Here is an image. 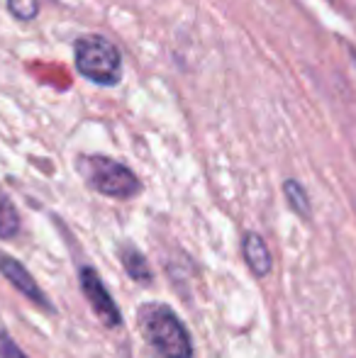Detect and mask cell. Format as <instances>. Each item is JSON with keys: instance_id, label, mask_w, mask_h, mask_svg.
Wrapping results in <instances>:
<instances>
[{"instance_id": "obj_4", "label": "cell", "mask_w": 356, "mask_h": 358, "mask_svg": "<svg viewBox=\"0 0 356 358\" xmlns=\"http://www.w3.org/2000/svg\"><path fill=\"white\" fill-rule=\"evenodd\" d=\"M81 287H83V292H86V297H88L90 307H93V312L100 317V322H103L105 327H110V329L120 327V322H122V315H120L118 305H115V300L110 297V292L105 290L100 275L95 273L93 268H88V266L81 271Z\"/></svg>"}, {"instance_id": "obj_7", "label": "cell", "mask_w": 356, "mask_h": 358, "mask_svg": "<svg viewBox=\"0 0 356 358\" xmlns=\"http://www.w3.org/2000/svg\"><path fill=\"white\" fill-rule=\"evenodd\" d=\"M20 229V215L13 200L0 193V239H13Z\"/></svg>"}, {"instance_id": "obj_11", "label": "cell", "mask_w": 356, "mask_h": 358, "mask_svg": "<svg viewBox=\"0 0 356 358\" xmlns=\"http://www.w3.org/2000/svg\"><path fill=\"white\" fill-rule=\"evenodd\" d=\"M3 351H5V356H8V358H27L20 349H15V344H13V341H8V339L3 341Z\"/></svg>"}, {"instance_id": "obj_10", "label": "cell", "mask_w": 356, "mask_h": 358, "mask_svg": "<svg viewBox=\"0 0 356 358\" xmlns=\"http://www.w3.org/2000/svg\"><path fill=\"white\" fill-rule=\"evenodd\" d=\"M8 10L13 17L29 22L39 15V3L37 0H8Z\"/></svg>"}, {"instance_id": "obj_5", "label": "cell", "mask_w": 356, "mask_h": 358, "mask_svg": "<svg viewBox=\"0 0 356 358\" xmlns=\"http://www.w3.org/2000/svg\"><path fill=\"white\" fill-rule=\"evenodd\" d=\"M0 273L5 275V278L10 280V283L15 285V290L22 292L27 300H32L37 307H44V310H52V305H49L47 295H44L42 290H39L37 280L29 275V271L24 268L20 261H15L13 256H5L0 254Z\"/></svg>"}, {"instance_id": "obj_9", "label": "cell", "mask_w": 356, "mask_h": 358, "mask_svg": "<svg viewBox=\"0 0 356 358\" xmlns=\"http://www.w3.org/2000/svg\"><path fill=\"white\" fill-rule=\"evenodd\" d=\"M283 190H285V198H288L290 208H293L300 217L308 220L310 217V200H308V193H305L303 185H300L298 180H285Z\"/></svg>"}, {"instance_id": "obj_8", "label": "cell", "mask_w": 356, "mask_h": 358, "mask_svg": "<svg viewBox=\"0 0 356 358\" xmlns=\"http://www.w3.org/2000/svg\"><path fill=\"white\" fill-rule=\"evenodd\" d=\"M122 264L127 268V273L132 275L134 280H142V283H149L152 280V271H149V264L137 249H129L124 246L122 249Z\"/></svg>"}, {"instance_id": "obj_2", "label": "cell", "mask_w": 356, "mask_h": 358, "mask_svg": "<svg viewBox=\"0 0 356 358\" xmlns=\"http://www.w3.org/2000/svg\"><path fill=\"white\" fill-rule=\"evenodd\" d=\"M76 69L83 78L98 85H115L122 76V57L105 37H83L76 42Z\"/></svg>"}, {"instance_id": "obj_3", "label": "cell", "mask_w": 356, "mask_h": 358, "mask_svg": "<svg viewBox=\"0 0 356 358\" xmlns=\"http://www.w3.org/2000/svg\"><path fill=\"white\" fill-rule=\"evenodd\" d=\"M86 176L88 183L93 185L98 193L108 195V198L127 200L139 193V178L127 169L124 164L105 156H90L86 161Z\"/></svg>"}, {"instance_id": "obj_6", "label": "cell", "mask_w": 356, "mask_h": 358, "mask_svg": "<svg viewBox=\"0 0 356 358\" xmlns=\"http://www.w3.org/2000/svg\"><path fill=\"white\" fill-rule=\"evenodd\" d=\"M244 259H247L252 273L266 275L271 271L269 246H266V241H264L259 234H254V231H249V234L244 236Z\"/></svg>"}, {"instance_id": "obj_1", "label": "cell", "mask_w": 356, "mask_h": 358, "mask_svg": "<svg viewBox=\"0 0 356 358\" xmlns=\"http://www.w3.org/2000/svg\"><path fill=\"white\" fill-rule=\"evenodd\" d=\"M142 331L162 358H193L188 329L166 305H149L142 312Z\"/></svg>"}]
</instances>
